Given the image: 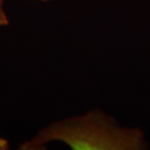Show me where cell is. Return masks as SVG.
<instances>
[{
    "label": "cell",
    "mask_w": 150,
    "mask_h": 150,
    "mask_svg": "<svg viewBox=\"0 0 150 150\" xmlns=\"http://www.w3.org/2000/svg\"><path fill=\"white\" fill-rule=\"evenodd\" d=\"M58 142L74 150H142L147 148L144 134L136 128L120 126L111 116L92 110L52 123L32 139L21 144V150L44 149Z\"/></svg>",
    "instance_id": "obj_1"
},
{
    "label": "cell",
    "mask_w": 150,
    "mask_h": 150,
    "mask_svg": "<svg viewBox=\"0 0 150 150\" xmlns=\"http://www.w3.org/2000/svg\"><path fill=\"white\" fill-rule=\"evenodd\" d=\"M9 148H10V146H9L8 140L0 137V150H7Z\"/></svg>",
    "instance_id": "obj_3"
},
{
    "label": "cell",
    "mask_w": 150,
    "mask_h": 150,
    "mask_svg": "<svg viewBox=\"0 0 150 150\" xmlns=\"http://www.w3.org/2000/svg\"><path fill=\"white\" fill-rule=\"evenodd\" d=\"M36 1H47V0H36Z\"/></svg>",
    "instance_id": "obj_4"
},
{
    "label": "cell",
    "mask_w": 150,
    "mask_h": 150,
    "mask_svg": "<svg viewBox=\"0 0 150 150\" xmlns=\"http://www.w3.org/2000/svg\"><path fill=\"white\" fill-rule=\"evenodd\" d=\"M9 25V19L4 9V0H0V28H4Z\"/></svg>",
    "instance_id": "obj_2"
}]
</instances>
